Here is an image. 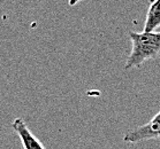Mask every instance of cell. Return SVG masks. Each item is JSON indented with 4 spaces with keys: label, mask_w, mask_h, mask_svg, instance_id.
Segmentation results:
<instances>
[{
    "label": "cell",
    "mask_w": 160,
    "mask_h": 149,
    "mask_svg": "<svg viewBox=\"0 0 160 149\" xmlns=\"http://www.w3.org/2000/svg\"><path fill=\"white\" fill-rule=\"evenodd\" d=\"M131 52L126 62V69L141 68L143 63L154 60L160 54V31H129Z\"/></svg>",
    "instance_id": "6da1fadb"
},
{
    "label": "cell",
    "mask_w": 160,
    "mask_h": 149,
    "mask_svg": "<svg viewBox=\"0 0 160 149\" xmlns=\"http://www.w3.org/2000/svg\"><path fill=\"white\" fill-rule=\"evenodd\" d=\"M81 1H83V0H69V1H68V5H69V6H76L77 4H80Z\"/></svg>",
    "instance_id": "5b68a950"
},
{
    "label": "cell",
    "mask_w": 160,
    "mask_h": 149,
    "mask_svg": "<svg viewBox=\"0 0 160 149\" xmlns=\"http://www.w3.org/2000/svg\"><path fill=\"white\" fill-rule=\"evenodd\" d=\"M160 26V0H156L150 5L146 13L144 31H156Z\"/></svg>",
    "instance_id": "277c9868"
},
{
    "label": "cell",
    "mask_w": 160,
    "mask_h": 149,
    "mask_svg": "<svg viewBox=\"0 0 160 149\" xmlns=\"http://www.w3.org/2000/svg\"><path fill=\"white\" fill-rule=\"evenodd\" d=\"M158 138H160V111L153 116L149 123L128 131L123 137V141L127 143H138Z\"/></svg>",
    "instance_id": "7a4b0ae2"
},
{
    "label": "cell",
    "mask_w": 160,
    "mask_h": 149,
    "mask_svg": "<svg viewBox=\"0 0 160 149\" xmlns=\"http://www.w3.org/2000/svg\"><path fill=\"white\" fill-rule=\"evenodd\" d=\"M149 1H150V4H152L153 1H156V0H149Z\"/></svg>",
    "instance_id": "8992f818"
},
{
    "label": "cell",
    "mask_w": 160,
    "mask_h": 149,
    "mask_svg": "<svg viewBox=\"0 0 160 149\" xmlns=\"http://www.w3.org/2000/svg\"><path fill=\"white\" fill-rule=\"evenodd\" d=\"M12 127L20 137L21 143L24 149H45L40 140L36 138V135L31 132V130L22 118L20 117L15 118L12 123Z\"/></svg>",
    "instance_id": "3957f363"
}]
</instances>
